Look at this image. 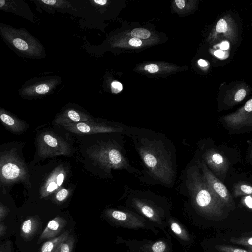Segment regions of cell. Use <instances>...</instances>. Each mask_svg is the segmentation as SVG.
Returning <instances> with one entry per match:
<instances>
[{"mask_svg":"<svg viewBox=\"0 0 252 252\" xmlns=\"http://www.w3.org/2000/svg\"><path fill=\"white\" fill-rule=\"evenodd\" d=\"M212 37L214 40L225 38L235 43L238 38V31L234 19L230 15L220 18L215 25Z\"/></svg>","mask_w":252,"mask_h":252,"instance_id":"cell-13","label":"cell"},{"mask_svg":"<svg viewBox=\"0 0 252 252\" xmlns=\"http://www.w3.org/2000/svg\"><path fill=\"white\" fill-rule=\"evenodd\" d=\"M69 194V191L67 189L62 188L56 192L54 199L58 202H63L67 199Z\"/></svg>","mask_w":252,"mask_h":252,"instance_id":"cell-29","label":"cell"},{"mask_svg":"<svg viewBox=\"0 0 252 252\" xmlns=\"http://www.w3.org/2000/svg\"><path fill=\"white\" fill-rule=\"evenodd\" d=\"M0 171L1 185L22 182L30 187L28 169L15 150L0 153Z\"/></svg>","mask_w":252,"mask_h":252,"instance_id":"cell-5","label":"cell"},{"mask_svg":"<svg viewBox=\"0 0 252 252\" xmlns=\"http://www.w3.org/2000/svg\"><path fill=\"white\" fill-rule=\"evenodd\" d=\"M63 126L68 131L78 134L119 132L122 131V127L118 125L99 122L92 119L71 123Z\"/></svg>","mask_w":252,"mask_h":252,"instance_id":"cell-9","label":"cell"},{"mask_svg":"<svg viewBox=\"0 0 252 252\" xmlns=\"http://www.w3.org/2000/svg\"><path fill=\"white\" fill-rule=\"evenodd\" d=\"M6 227L4 223L1 222L0 223V236L2 237L5 234Z\"/></svg>","mask_w":252,"mask_h":252,"instance_id":"cell-39","label":"cell"},{"mask_svg":"<svg viewBox=\"0 0 252 252\" xmlns=\"http://www.w3.org/2000/svg\"><path fill=\"white\" fill-rule=\"evenodd\" d=\"M33 1L36 4L37 7H39L51 13L57 12H70L71 13V12L77 11L71 2L67 0H40Z\"/></svg>","mask_w":252,"mask_h":252,"instance_id":"cell-17","label":"cell"},{"mask_svg":"<svg viewBox=\"0 0 252 252\" xmlns=\"http://www.w3.org/2000/svg\"><path fill=\"white\" fill-rule=\"evenodd\" d=\"M220 49L222 50H227L229 48V43L226 41H224L222 42L220 46H219Z\"/></svg>","mask_w":252,"mask_h":252,"instance_id":"cell-38","label":"cell"},{"mask_svg":"<svg viewBox=\"0 0 252 252\" xmlns=\"http://www.w3.org/2000/svg\"><path fill=\"white\" fill-rule=\"evenodd\" d=\"M248 251L249 252H252V246L248 247Z\"/></svg>","mask_w":252,"mask_h":252,"instance_id":"cell-43","label":"cell"},{"mask_svg":"<svg viewBox=\"0 0 252 252\" xmlns=\"http://www.w3.org/2000/svg\"><path fill=\"white\" fill-rule=\"evenodd\" d=\"M197 164L204 178L222 206L230 210L234 209L235 207L234 201L225 185L211 171L204 161H198Z\"/></svg>","mask_w":252,"mask_h":252,"instance_id":"cell-8","label":"cell"},{"mask_svg":"<svg viewBox=\"0 0 252 252\" xmlns=\"http://www.w3.org/2000/svg\"><path fill=\"white\" fill-rule=\"evenodd\" d=\"M230 242L235 244H240L249 247L252 246V236L242 238H232Z\"/></svg>","mask_w":252,"mask_h":252,"instance_id":"cell-30","label":"cell"},{"mask_svg":"<svg viewBox=\"0 0 252 252\" xmlns=\"http://www.w3.org/2000/svg\"><path fill=\"white\" fill-rule=\"evenodd\" d=\"M61 82V77L57 76L32 78L22 85L19 94L27 99L40 98L52 93Z\"/></svg>","mask_w":252,"mask_h":252,"instance_id":"cell-6","label":"cell"},{"mask_svg":"<svg viewBox=\"0 0 252 252\" xmlns=\"http://www.w3.org/2000/svg\"><path fill=\"white\" fill-rule=\"evenodd\" d=\"M90 158L107 173L112 170L133 171L120 147L111 142H102L93 146L89 152Z\"/></svg>","mask_w":252,"mask_h":252,"instance_id":"cell-4","label":"cell"},{"mask_svg":"<svg viewBox=\"0 0 252 252\" xmlns=\"http://www.w3.org/2000/svg\"><path fill=\"white\" fill-rule=\"evenodd\" d=\"M0 34L3 41L19 56L32 59H41L46 55L40 41L23 28H16L0 24Z\"/></svg>","mask_w":252,"mask_h":252,"instance_id":"cell-3","label":"cell"},{"mask_svg":"<svg viewBox=\"0 0 252 252\" xmlns=\"http://www.w3.org/2000/svg\"><path fill=\"white\" fill-rule=\"evenodd\" d=\"M74 242L75 240L73 235L69 234L63 243L59 252H72Z\"/></svg>","mask_w":252,"mask_h":252,"instance_id":"cell-27","label":"cell"},{"mask_svg":"<svg viewBox=\"0 0 252 252\" xmlns=\"http://www.w3.org/2000/svg\"><path fill=\"white\" fill-rule=\"evenodd\" d=\"M134 207L142 215L150 220L159 224L161 222L160 217L158 211L148 202L138 198L133 200Z\"/></svg>","mask_w":252,"mask_h":252,"instance_id":"cell-21","label":"cell"},{"mask_svg":"<svg viewBox=\"0 0 252 252\" xmlns=\"http://www.w3.org/2000/svg\"><path fill=\"white\" fill-rule=\"evenodd\" d=\"M250 156L251 158H252V147L251 151H250Z\"/></svg>","mask_w":252,"mask_h":252,"instance_id":"cell-44","label":"cell"},{"mask_svg":"<svg viewBox=\"0 0 252 252\" xmlns=\"http://www.w3.org/2000/svg\"><path fill=\"white\" fill-rule=\"evenodd\" d=\"M39 226V219L34 216L30 217L22 224L21 235L24 239H30L35 235Z\"/></svg>","mask_w":252,"mask_h":252,"instance_id":"cell-23","label":"cell"},{"mask_svg":"<svg viewBox=\"0 0 252 252\" xmlns=\"http://www.w3.org/2000/svg\"><path fill=\"white\" fill-rule=\"evenodd\" d=\"M136 148L151 176L166 184L173 183L175 171L171 155L164 143L154 138H141Z\"/></svg>","mask_w":252,"mask_h":252,"instance_id":"cell-1","label":"cell"},{"mask_svg":"<svg viewBox=\"0 0 252 252\" xmlns=\"http://www.w3.org/2000/svg\"><path fill=\"white\" fill-rule=\"evenodd\" d=\"M166 249L167 245L163 241H157L151 247L152 252H164Z\"/></svg>","mask_w":252,"mask_h":252,"instance_id":"cell-31","label":"cell"},{"mask_svg":"<svg viewBox=\"0 0 252 252\" xmlns=\"http://www.w3.org/2000/svg\"><path fill=\"white\" fill-rule=\"evenodd\" d=\"M38 152L42 158L58 155L70 156L69 143L62 137L50 131L42 132L37 139Z\"/></svg>","mask_w":252,"mask_h":252,"instance_id":"cell-7","label":"cell"},{"mask_svg":"<svg viewBox=\"0 0 252 252\" xmlns=\"http://www.w3.org/2000/svg\"><path fill=\"white\" fill-rule=\"evenodd\" d=\"M0 252H2V251H0Z\"/></svg>","mask_w":252,"mask_h":252,"instance_id":"cell-45","label":"cell"},{"mask_svg":"<svg viewBox=\"0 0 252 252\" xmlns=\"http://www.w3.org/2000/svg\"><path fill=\"white\" fill-rule=\"evenodd\" d=\"M94 2L95 4L100 5H105L107 1L106 0H94L92 1Z\"/></svg>","mask_w":252,"mask_h":252,"instance_id":"cell-42","label":"cell"},{"mask_svg":"<svg viewBox=\"0 0 252 252\" xmlns=\"http://www.w3.org/2000/svg\"><path fill=\"white\" fill-rule=\"evenodd\" d=\"M233 191L235 197L252 195V186L246 182L239 181L233 185Z\"/></svg>","mask_w":252,"mask_h":252,"instance_id":"cell-24","label":"cell"},{"mask_svg":"<svg viewBox=\"0 0 252 252\" xmlns=\"http://www.w3.org/2000/svg\"><path fill=\"white\" fill-rule=\"evenodd\" d=\"M66 172L63 167L55 168L44 181L40 189V198H45L61 188L65 177Z\"/></svg>","mask_w":252,"mask_h":252,"instance_id":"cell-14","label":"cell"},{"mask_svg":"<svg viewBox=\"0 0 252 252\" xmlns=\"http://www.w3.org/2000/svg\"><path fill=\"white\" fill-rule=\"evenodd\" d=\"M0 9L19 15L32 22L36 20L35 15L24 0H0Z\"/></svg>","mask_w":252,"mask_h":252,"instance_id":"cell-15","label":"cell"},{"mask_svg":"<svg viewBox=\"0 0 252 252\" xmlns=\"http://www.w3.org/2000/svg\"><path fill=\"white\" fill-rule=\"evenodd\" d=\"M175 3L180 9H182L185 7V1L184 0H176Z\"/></svg>","mask_w":252,"mask_h":252,"instance_id":"cell-40","label":"cell"},{"mask_svg":"<svg viewBox=\"0 0 252 252\" xmlns=\"http://www.w3.org/2000/svg\"><path fill=\"white\" fill-rule=\"evenodd\" d=\"M198 63L201 67H206L208 65L207 62L203 59H199L198 61Z\"/></svg>","mask_w":252,"mask_h":252,"instance_id":"cell-41","label":"cell"},{"mask_svg":"<svg viewBox=\"0 0 252 252\" xmlns=\"http://www.w3.org/2000/svg\"><path fill=\"white\" fill-rule=\"evenodd\" d=\"M241 203L247 208L252 211V195L242 196L241 198Z\"/></svg>","mask_w":252,"mask_h":252,"instance_id":"cell-32","label":"cell"},{"mask_svg":"<svg viewBox=\"0 0 252 252\" xmlns=\"http://www.w3.org/2000/svg\"><path fill=\"white\" fill-rule=\"evenodd\" d=\"M129 44L132 46L138 47L141 45L142 41L138 38H133L129 40Z\"/></svg>","mask_w":252,"mask_h":252,"instance_id":"cell-36","label":"cell"},{"mask_svg":"<svg viewBox=\"0 0 252 252\" xmlns=\"http://www.w3.org/2000/svg\"><path fill=\"white\" fill-rule=\"evenodd\" d=\"M9 210L2 203H0V220L1 221L4 219L8 214Z\"/></svg>","mask_w":252,"mask_h":252,"instance_id":"cell-34","label":"cell"},{"mask_svg":"<svg viewBox=\"0 0 252 252\" xmlns=\"http://www.w3.org/2000/svg\"><path fill=\"white\" fill-rule=\"evenodd\" d=\"M0 118L3 126L14 133L21 134L27 128V125L24 121L2 108L0 110Z\"/></svg>","mask_w":252,"mask_h":252,"instance_id":"cell-18","label":"cell"},{"mask_svg":"<svg viewBox=\"0 0 252 252\" xmlns=\"http://www.w3.org/2000/svg\"><path fill=\"white\" fill-rule=\"evenodd\" d=\"M111 90L113 93H118L123 89L122 84L117 81H114L111 84Z\"/></svg>","mask_w":252,"mask_h":252,"instance_id":"cell-33","label":"cell"},{"mask_svg":"<svg viewBox=\"0 0 252 252\" xmlns=\"http://www.w3.org/2000/svg\"><path fill=\"white\" fill-rule=\"evenodd\" d=\"M169 224L172 231L180 239L186 242L190 240L189 234L178 222L172 219H169Z\"/></svg>","mask_w":252,"mask_h":252,"instance_id":"cell-25","label":"cell"},{"mask_svg":"<svg viewBox=\"0 0 252 252\" xmlns=\"http://www.w3.org/2000/svg\"><path fill=\"white\" fill-rule=\"evenodd\" d=\"M186 185L193 203L201 213L214 217L224 214V207L208 185L198 165L188 169Z\"/></svg>","mask_w":252,"mask_h":252,"instance_id":"cell-2","label":"cell"},{"mask_svg":"<svg viewBox=\"0 0 252 252\" xmlns=\"http://www.w3.org/2000/svg\"><path fill=\"white\" fill-rule=\"evenodd\" d=\"M214 54L219 58H223L225 55V52L221 49H218L215 51Z\"/></svg>","mask_w":252,"mask_h":252,"instance_id":"cell-37","label":"cell"},{"mask_svg":"<svg viewBox=\"0 0 252 252\" xmlns=\"http://www.w3.org/2000/svg\"><path fill=\"white\" fill-rule=\"evenodd\" d=\"M131 35L133 38H136L139 39H146L150 36L151 33L149 31L146 29L137 28H135L131 31Z\"/></svg>","mask_w":252,"mask_h":252,"instance_id":"cell-26","label":"cell"},{"mask_svg":"<svg viewBox=\"0 0 252 252\" xmlns=\"http://www.w3.org/2000/svg\"><path fill=\"white\" fill-rule=\"evenodd\" d=\"M69 235L68 231H66L58 236L44 242L39 250V252H59L63 242Z\"/></svg>","mask_w":252,"mask_h":252,"instance_id":"cell-22","label":"cell"},{"mask_svg":"<svg viewBox=\"0 0 252 252\" xmlns=\"http://www.w3.org/2000/svg\"><path fill=\"white\" fill-rule=\"evenodd\" d=\"M66 224V220L61 216H57L48 223L39 238L38 241L56 237Z\"/></svg>","mask_w":252,"mask_h":252,"instance_id":"cell-19","label":"cell"},{"mask_svg":"<svg viewBox=\"0 0 252 252\" xmlns=\"http://www.w3.org/2000/svg\"><path fill=\"white\" fill-rule=\"evenodd\" d=\"M92 119L91 116L83 111L69 108L58 115L54 120L55 124L63 126L71 123L86 121Z\"/></svg>","mask_w":252,"mask_h":252,"instance_id":"cell-16","label":"cell"},{"mask_svg":"<svg viewBox=\"0 0 252 252\" xmlns=\"http://www.w3.org/2000/svg\"><path fill=\"white\" fill-rule=\"evenodd\" d=\"M144 69L148 71L149 73H154L157 72L159 70L158 66L154 64H151L146 65L144 67Z\"/></svg>","mask_w":252,"mask_h":252,"instance_id":"cell-35","label":"cell"},{"mask_svg":"<svg viewBox=\"0 0 252 252\" xmlns=\"http://www.w3.org/2000/svg\"><path fill=\"white\" fill-rule=\"evenodd\" d=\"M222 120L233 130L252 126V97L236 111L223 116Z\"/></svg>","mask_w":252,"mask_h":252,"instance_id":"cell-10","label":"cell"},{"mask_svg":"<svg viewBox=\"0 0 252 252\" xmlns=\"http://www.w3.org/2000/svg\"><path fill=\"white\" fill-rule=\"evenodd\" d=\"M215 248L220 252H249L244 249L225 245H218L215 246Z\"/></svg>","mask_w":252,"mask_h":252,"instance_id":"cell-28","label":"cell"},{"mask_svg":"<svg viewBox=\"0 0 252 252\" xmlns=\"http://www.w3.org/2000/svg\"><path fill=\"white\" fill-rule=\"evenodd\" d=\"M249 92V87L245 84L237 85L227 91L223 102L229 106L237 104L245 98Z\"/></svg>","mask_w":252,"mask_h":252,"instance_id":"cell-20","label":"cell"},{"mask_svg":"<svg viewBox=\"0 0 252 252\" xmlns=\"http://www.w3.org/2000/svg\"><path fill=\"white\" fill-rule=\"evenodd\" d=\"M105 214L113 222L122 227L138 229L146 226L143 218L128 211L109 209L105 211Z\"/></svg>","mask_w":252,"mask_h":252,"instance_id":"cell-11","label":"cell"},{"mask_svg":"<svg viewBox=\"0 0 252 252\" xmlns=\"http://www.w3.org/2000/svg\"><path fill=\"white\" fill-rule=\"evenodd\" d=\"M202 158L207 167L219 177H224L230 163L226 157L219 150L210 148L203 154Z\"/></svg>","mask_w":252,"mask_h":252,"instance_id":"cell-12","label":"cell"}]
</instances>
